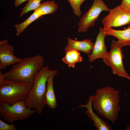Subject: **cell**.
Wrapping results in <instances>:
<instances>
[{"label":"cell","mask_w":130,"mask_h":130,"mask_svg":"<svg viewBox=\"0 0 130 130\" xmlns=\"http://www.w3.org/2000/svg\"><path fill=\"white\" fill-rule=\"evenodd\" d=\"M120 92L113 87L105 86L97 89L93 96L92 105L94 110L113 124L117 119L121 110Z\"/></svg>","instance_id":"cell-1"},{"label":"cell","mask_w":130,"mask_h":130,"mask_svg":"<svg viewBox=\"0 0 130 130\" xmlns=\"http://www.w3.org/2000/svg\"><path fill=\"white\" fill-rule=\"evenodd\" d=\"M44 64L43 58L40 55L25 57L13 65L12 68L4 76L5 78L26 83L31 88L36 74Z\"/></svg>","instance_id":"cell-2"},{"label":"cell","mask_w":130,"mask_h":130,"mask_svg":"<svg viewBox=\"0 0 130 130\" xmlns=\"http://www.w3.org/2000/svg\"><path fill=\"white\" fill-rule=\"evenodd\" d=\"M54 70L49 69L48 65L43 66L36 74L33 85L25 99L27 107L34 109L37 114L40 115L46 105V94L48 78Z\"/></svg>","instance_id":"cell-3"},{"label":"cell","mask_w":130,"mask_h":130,"mask_svg":"<svg viewBox=\"0 0 130 130\" xmlns=\"http://www.w3.org/2000/svg\"><path fill=\"white\" fill-rule=\"evenodd\" d=\"M31 89L26 83L5 78L0 71V103L12 105L24 100Z\"/></svg>","instance_id":"cell-4"},{"label":"cell","mask_w":130,"mask_h":130,"mask_svg":"<svg viewBox=\"0 0 130 130\" xmlns=\"http://www.w3.org/2000/svg\"><path fill=\"white\" fill-rule=\"evenodd\" d=\"M35 112V109L26 107L25 99L19 101L12 105L0 103V117L9 123L24 120Z\"/></svg>","instance_id":"cell-5"},{"label":"cell","mask_w":130,"mask_h":130,"mask_svg":"<svg viewBox=\"0 0 130 130\" xmlns=\"http://www.w3.org/2000/svg\"><path fill=\"white\" fill-rule=\"evenodd\" d=\"M122 47L116 41L113 40L110 51L103 61L107 66L111 68L114 74L130 80V76L125 70L123 64L124 55Z\"/></svg>","instance_id":"cell-6"},{"label":"cell","mask_w":130,"mask_h":130,"mask_svg":"<svg viewBox=\"0 0 130 130\" xmlns=\"http://www.w3.org/2000/svg\"><path fill=\"white\" fill-rule=\"evenodd\" d=\"M110 9L103 0H94L90 9L80 19L78 25V32H87L90 27L95 25L102 12L109 11Z\"/></svg>","instance_id":"cell-7"},{"label":"cell","mask_w":130,"mask_h":130,"mask_svg":"<svg viewBox=\"0 0 130 130\" xmlns=\"http://www.w3.org/2000/svg\"><path fill=\"white\" fill-rule=\"evenodd\" d=\"M109 14L102 20L103 29L118 27L130 23V12L122 8L120 5L110 9Z\"/></svg>","instance_id":"cell-8"},{"label":"cell","mask_w":130,"mask_h":130,"mask_svg":"<svg viewBox=\"0 0 130 130\" xmlns=\"http://www.w3.org/2000/svg\"><path fill=\"white\" fill-rule=\"evenodd\" d=\"M14 48L6 40L0 42V71L20 61L21 59L13 54Z\"/></svg>","instance_id":"cell-9"},{"label":"cell","mask_w":130,"mask_h":130,"mask_svg":"<svg viewBox=\"0 0 130 130\" xmlns=\"http://www.w3.org/2000/svg\"><path fill=\"white\" fill-rule=\"evenodd\" d=\"M99 30L93 49L90 54L88 56L89 61L91 62L99 58L103 59L106 57L108 53L104 42L105 38L106 35L103 28L99 27Z\"/></svg>","instance_id":"cell-10"},{"label":"cell","mask_w":130,"mask_h":130,"mask_svg":"<svg viewBox=\"0 0 130 130\" xmlns=\"http://www.w3.org/2000/svg\"><path fill=\"white\" fill-rule=\"evenodd\" d=\"M93 99V96H90L88 102L86 104H80V106L77 108L84 107L87 109L85 113L88 115L90 120L93 121V125L97 128L98 130H112L111 127L108 124L93 112L92 105Z\"/></svg>","instance_id":"cell-11"},{"label":"cell","mask_w":130,"mask_h":130,"mask_svg":"<svg viewBox=\"0 0 130 130\" xmlns=\"http://www.w3.org/2000/svg\"><path fill=\"white\" fill-rule=\"evenodd\" d=\"M67 41V44L65 48V52L73 50L81 51L89 55L91 53L94 45L91 41L89 39L78 41L68 37Z\"/></svg>","instance_id":"cell-12"},{"label":"cell","mask_w":130,"mask_h":130,"mask_svg":"<svg viewBox=\"0 0 130 130\" xmlns=\"http://www.w3.org/2000/svg\"><path fill=\"white\" fill-rule=\"evenodd\" d=\"M104 31L106 35L116 38L118 39L116 42L122 47L126 46H130V26L123 30H116L111 27Z\"/></svg>","instance_id":"cell-13"},{"label":"cell","mask_w":130,"mask_h":130,"mask_svg":"<svg viewBox=\"0 0 130 130\" xmlns=\"http://www.w3.org/2000/svg\"><path fill=\"white\" fill-rule=\"evenodd\" d=\"M57 73V70H54L53 73L49 77L47 83L46 94V104L52 110L54 109L57 104L54 91L53 84V78Z\"/></svg>","instance_id":"cell-14"},{"label":"cell","mask_w":130,"mask_h":130,"mask_svg":"<svg viewBox=\"0 0 130 130\" xmlns=\"http://www.w3.org/2000/svg\"><path fill=\"white\" fill-rule=\"evenodd\" d=\"M65 52L62 61L63 63L67 64L69 67L74 68L76 63L82 61L83 58L78 51L73 50Z\"/></svg>","instance_id":"cell-15"},{"label":"cell","mask_w":130,"mask_h":130,"mask_svg":"<svg viewBox=\"0 0 130 130\" xmlns=\"http://www.w3.org/2000/svg\"><path fill=\"white\" fill-rule=\"evenodd\" d=\"M42 16L39 12L36 10L24 21L20 23L14 25L13 26L16 29V36H19L29 25Z\"/></svg>","instance_id":"cell-16"},{"label":"cell","mask_w":130,"mask_h":130,"mask_svg":"<svg viewBox=\"0 0 130 130\" xmlns=\"http://www.w3.org/2000/svg\"><path fill=\"white\" fill-rule=\"evenodd\" d=\"M58 6L54 0H48L41 3L36 10L42 16L54 13L57 10Z\"/></svg>","instance_id":"cell-17"},{"label":"cell","mask_w":130,"mask_h":130,"mask_svg":"<svg viewBox=\"0 0 130 130\" xmlns=\"http://www.w3.org/2000/svg\"><path fill=\"white\" fill-rule=\"evenodd\" d=\"M42 0H29L27 4L22 8L20 16L22 17L31 11L36 10L39 7Z\"/></svg>","instance_id":"cell-18"},{"label":"cell","mask_w":130,"mask_h":130,"mask_svg":"<svg viewBox=\"0 0 130 130\" xmlns=\"http://www.w3.org/2000/svg\"><path fill=\"white\" fill-rule=\"evenodd\" d=\"M86 0H67L70 3L74 15L77 17H80L81 12V6L83 3Z\"/></svg>","instance_id":"cell-19"},{"label":"cell","mask_w":130,"mask_h":130,"mask_svg":"<svg viewBox=\"0 0 130 130\" xmlns=\"http://www.w3.org/2000/svg\"><path fill=\"white\" fill-rule=\"evenodd\" d=\"M16 128L13 123L7 124L0 120V130H15Z\"/></svg>","instance_id":"cell-20"},{"label":"cell","mask_w":130,"mask_h":130,"mask_svg":"<svg viewBox=\"0 0 130 130\" xmlns=\"http://www.w3.org/2000/svg\"><path fill=\"white\" fill-rule=\"evenodd\" d=\"M120 5L124 10L130 12V0H122Z\"/></svg>","instance_id":"cell-21"},{"label":"cell","mask_w":130,"mask_h":130,"mask_svg":"<svg viewBox=\"0 0 130 130\" xmlns=\"http://www.w3.org/2000/svg\"><path fill=\"white\" fill-rule=\"evenodd\" d=\"M29 0H14L15 2L14 3V5L16 7H17L24 2L26 1H28Z\"/></svg>","instance_id":"cell-22"},{"label":"cell","mask_w":130,"mask_h":130,"mask_svg":"<svg viewBox=\"0 0 130 130\" xmlns=\"http://www.w3.org/2000/svg\"><path fill=\"white\" fill-rule=\"evenodd\" d=\"M125 130H130V124L127 126L125 129Z\"/></svg>","instance_id":"cell-23"}]
</instances>
